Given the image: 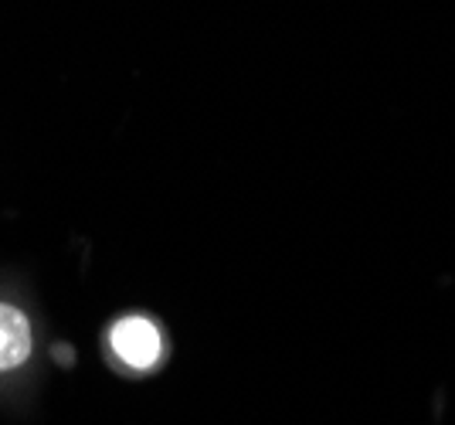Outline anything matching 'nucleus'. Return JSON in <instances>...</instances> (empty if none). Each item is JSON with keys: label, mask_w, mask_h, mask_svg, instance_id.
<instances>
[{"label": "nucleus", "mask_w": 455, "mask_h": 425, "mask_svg": "<svg viewBox=\"0 0 455 425\" xmlns=\"http://www.w3.org/2000/svg\"><path fill=\"white\" fill-rule=\"evenodd\" d=\"M52 357V327L28 276L0 266V412L28 415L38 405Z\"/></svg>", "instance_id": "obj_1"}, {"label": "nucleus", "mask_w": 455, "mask_h": 425, "mask_svg": "<svg viewBox=\"0 0 455 425\" xmlns=\"http://www.w3.org/2000/svg\"><path fill=\"white\" fill-rule=\"evenodd\" d=\"M171 333L160 324V317H153L147 309H126L116 313L113 320L102 327L99 337V350L106 367L130 378V381H143L160 374L167 361H171Z\"/></svg>", "instance_id": "obj_2"}]
</instances>
